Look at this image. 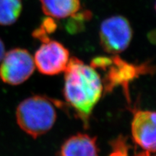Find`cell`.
<instances>
[{
	"label": "cell",
	"instance_id": "52a82bcc",
	"mask_svg": "<svg viewBox=\"0 0 156 156\" xmlns=\"http://www.w3.org/2000/svg\"><path fill=\"white\" fill-rule=\"evenodd\" d=\"M60 156H98L96 138L86 134H77L62 145Z\"/></svg>",
	"mask_w": 156,
	"mask_h": 156
},
{
	"label": "cell",
	"instance_id": "7c38bea8",
	"mask_svg": "<svg viewBox=\"0 0 156 156\" xmlns=\"http://www.w3.org/2000/svg\"><path fill=\"white\" fill-rule=\"evenodd\" d=\"M151 153H149V152H145V153H142L141 154H140L138 156H154V155H151Z\"/></svg>",
	"mask_w": 156,
	"mask_h": 156
},
{
	"label": "cell",
	"instance_id": "6da1fadb",
	"mask_svg": "<svg viewBox=\"0 0 156 156\" xmlns=\"http://www.w3.org/2000/svg\"><path fill=\"white\" fill-rule=\"evenodd\" d=\"M103 91L102 80L95 68L76 57L69 58L64 70V95L85 124Z\"/></svg>",
	"mask_w": 156,
	"mask_h": 156
},
{
	"label": "cell",
	"instance_id": "9c48e42d",
	"mask_svg": "<svg viewBox=\"0 0 156 156\" xmlns=\"http://www.w3.org/2000/svg\"><path fill=\"white\" fill-rule=\"evenodd\" d=\"M22 9L21 0H0V25L7 26L14 24Z\"/></svg>",
	"mask_w": 156,
	"mask_h": 156
},
{
	"label": "cell",
	"instance_id": "8fae6325",
	"mask_svg": "<svg viewBox=\"0 0 156 156\" xmlns=\"http://www.w3.org/2000/svg\"><path fill=\"white\" fill-rule=\"evenodd\" d=\"M5 54V44L2 39L0 38V62H1L2 60L4 57Z\"/></svg>",
	"mask_w": 156,
	"mask_h": 156
},
{
	"label": "cell",
	"instance_id": "30bf717a",
	"mask_svg": "<svg viewBox=\"0 0 156 156\" xmlns=\"http://www.w3.org/2000/svg\"><path fill=\"white\" fill-rule=\"evenodd\" d=\"M41 28L47 35L53 34L57 28V25L54 20V18L48 17L43 20L41 24L40 25Z\"/></svg>",
	"mask_w": 156,
	"mask_h": 156
},
{
	"label": "cell",
	"instance_id": "ba28073f",
	"mask_svg": "<svg viewBox=\"0 0 156 156\" xmlns=\"http://www.w3.org/2000/svg\"><path fill=\"white\" fill-rule=\"evenodd\" d=\"M40 2L44 14L56 19L72 17L81 7L80 0H40Z\"/></svg>",
	"mask_w": 156,
	"mask_h": 156
},
{
	"label": "cell",
	"instance_id": "277c9868",
	"mask_svg": "<svg viewBox=\"0 0 156 156\" xmlns=\"http://www.w3.org/2000/svg\"><path fill=\"white\" fill-rule=\"evenodd\" d=\"M0 78L11 85H20L34 73V59L27 50L14 48L5 53L1 61Z\"/></svg>",
	"mask_w": 156,
	"mask_h": 156
},
{
	"label": "cell",
	"instance_id": "7a4b0ae2",
	"mask_svg": "<svg viewBox=\"0 0 156 156\" xmlns=\"http://www.w3.org/2000/svg\"><path fill=\"white\" fill-rule=\"evenodd\" d=\"M20 127L34 138L46 134L53 127L56 113L52 103L41 95H35L22 101L16 112Z\"/></svg>",
	"mask_w": 156,
	"mask_h": 156
},
{
	"label": "cell",
	"instance_id": "3957f363",
	"mask_svg": "<svg viewBox=\"0 0 156 156\" xmlns=\"http://www.w3.org/2000/svg\"><path fill=\"white\" fill-rule=\"evenodd\" d=\"M133 36L130 23L122 15L106 18L101 23L99 38L101 47L106 53L116 55L129 46Z\"/></svg>",
	"mask_w": 156,
	"mask_h": 156
},
{
	"label": "cell",
	"instance_id": "8992f818",
	"mask_svg": "<svg viewBox=\"0 0 156 156\" xmlns=\"http://www.w3.org/2000/svg\"><path fill=\"white\" fill-rule=\"evenodd\" d=\"M155 113L151 111H138L132 123V134L134 142L149 153H155Z\"/></svg>",
	"mask_w": 156,
	"mask_h": 156
},
{
	"label": "cell",
	"instance_id": "5b68a950",
	"mask_svg": "<svg viewBox=\"0 0 156 156\" xmlns=\"http://www.w3.org/2000/svg\"><path fill=\"white\" fill-rule=\"evenodd\" d=\"M34 59L35 66L43 75H56L66 69L69 52L59 42L50 39L36 51Z\"/></svg>",
	"mask_w": 156,
	"mask_h": 156
}]
</instances>
